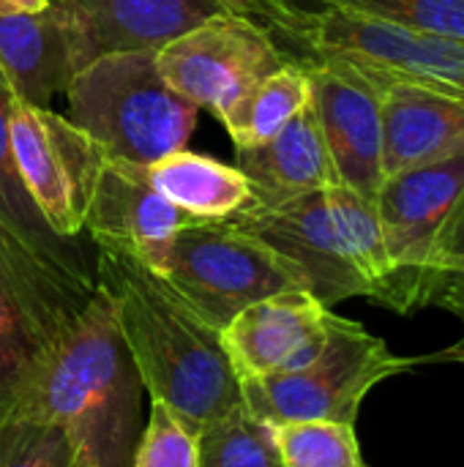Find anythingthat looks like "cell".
I'll use <instances>...</instances> for the list:
<instances>
[{"mask_svg":"<svg viewBox=\"0 0 464 467\" xmlns=\"http://www.w3.org/2000/svg\"><path fill=\"white\" fill-rule=\"evenodd\" d=\"M0 11H11V8H5V5H0Z\"/></svg>","mask_w":464,"mask_h":467,"instance_id":"4dcf8cb0","label":"cell"},{"mask_svg":"<svg viewBox=\"0 0 464 467\" xmlns=\"http://www.w3.org/2000/svg\"><path fill=\"white\" fill-rule=\"evenodd\" d=\"M0 467H74L63 430L38 413L0 416Z\"/></svg>","mask_w":464,"mask_h":467,"instance_id":"d4e9b609","label":"cell"},{"mask_svg":"<svg viewBox=\"0 0 464 467\" xmlns=\"http://www.w3.org/2000/svg\"><path fill=\"white\" fill-rule=\"evenodd\" d=\"M464 194V153L388 175L375 197L391 265L383 306L413 315L427 306L435 246Z\"/></svg>","mask_w":464,"mask_h":467,"instance_id":"ba28073f","label":"cell"},{"mask_svg":"<svg viewBox=\"0 0 464 467\" xmlns=\"http://www.w3.org/2000/svg\"><path fill=\"white\" fill-rule=\"evenodd\" d=\"M93 290L0 227V416L27 408L44 364Z\"/></svg>","mask_w":464,"mask_h":467,"instance_id":"8992f818","label":"cell"},{"mask_svg":"<svg viewBox=\"0 0 464 467\" xmlns=\"http://www.w3.org/2000/svg\"><path fill=\"white\" fill-rule=\"evenodd\" d=\"M156 66L172 90L222 118L252 85L287 66V57L254 19L219 14L159 47Z\"/></svg>","mask_w":464,"mask_h":467,"instance_id":"30bf717a","label":"cell"},{"mask_svg":"<svg viewBox=\"0 0 464 467\" xmlns=\"http://www.w3.org/2000/svg\"><path fill=\"white\" fill-rule=\"evenodd\" d=\"M301 3H312V5H328L331 0H301Z\"/></svg>","mask_w":464,"mask_h":467,"instance_id":"f546056e","label":"cell"},{"mask_svg":"<svg viewBox=\"0 0 464 467\" xmlns=\"http://www.w3.org/2000/svg\"><path fill=\"white\" fill-rule=\"evenodd\" d=\"M246 16L268 30L287 63L345 66L372 82L421 85L464 99V44L429 36L345 3L243 0Z\"/></svg>","mask_w":464,"mask_h":467,"instance_id":"3957f363","label":"cell"},{"mask_svg":"<svg viewBox=\"0 0 464 467\" xmlns=\"http://www.w3.org/2000/svg\"><path fill=\"white\" fill-rule=\"evenodd\" d=\"M328 317L331 309L312 293H279L238 312L222 328V345L241 380L295 372L320 356Z\"/></svg>","mask_w":464,"mask_h":467,"instance_id":"5bb4252c","label":"cell"},{"mask_svg":"<svg viewBox=\"0 0 464 467\" xmlns=\"http://www.w3.org/2000/svg\"><path fill=\"white\" fill-rule=\"evenodd\" d=\"M96 285L115 301L123 345L150 402H161L194 432L243 405L241 378L205 323L137 257L96 246Z\"/></svg>","mask_w":464,"mask_h":467,"instance_id":"6da1fadb","label":"cell"},{"mask_svg":"<svg viewBox=\"0 0 464 467\" xmlns=\"http://www.w3.org/2000/svg\"><path fill=\"white\" fill-rule=\"evenodd\" d=\"M197 457L200 467H284L273 424L257 419L246 405L197 432Z\"/></svg>","mask_w":464,"mask_h":467,"instance_id":"603a6c76","label":"cell"},{"mask_svg":"<svg viewBox=\"0 0 464 467\" xmlns=\"http://www.w3.org/2000/svg\"><path fill=\"white\" fill-rule=\"evenodd\" d=\"M227 222L287 257L328 309L347 298H369V285L342 241L325 189L271 208L246 205Z\"/></svg>","mask_w":464,"mask_h":467,"instance_id":"8fae6325","label":"cell"},{"mask_svg":"<svg viewBox=\"0 0 464 467\" xmlns=\"http://www.w3.org/2000/svg\"><path fill=\"white\" fill-rule=\"evenodd\" d=\"M8 109H11V90L0 74V227H5L14 238H19L27 249H33L41 260H46L66 276L96 287V257L90 260V252L82 244V238L57 235L38 213L36 202L30 200L22 183L11 150Z\"/></svg>","mask_w":464,"mask_h":467,"instance_id":"d6986e66","label":"cell"},{"mask_svg":"<svg viewBox=\"0 0 464 467\" xmlns=\"http://www.w3.org/2000/svg\"><path fill=\"white\" fill-rule=\"evenodd\" d=\"M134 467H200L197 432L161 402H150Z\"/></svg>","mask_w":464,"mask_h":467,"instance_id":"83f0119b","label":"cell"},{"mask_svg":"<svg viewBox=\"0 0 464 467\" xmlns=\"http://www.w3.org/2000/svg\"><path fill=\"white\" fill-rule=\"evenodd\" d=\"M66 96L68 120L107 159L139 167L186 148L200 112L159 74L156 49L98 55L71 79Z\"/></svg>","mask_w":464,"mask_h":467,"instance_id":"277c9868","label":"cell"},{"mask_svg":"<svg viewBox=\"0 0 464 467\" xmlns=\"http://www.w3.org/2000/svg\"><path fill=\"white\" fill-rule=\"evenodd\" d=\"M145 175L172 205L202 222L230 219L252 205V186L238 167L186 148L148 164Z\"/></svg>","mask_w":464,"mask_h":467,"instance_id":"ffe728a7","label":"cell"},{"mask_svg":"<svg viewBox=\"0 0 464 467\" xmlns=\"http://www.w3.org/2000/svg\"><path fill=\"white\" fill-rule=\"evenodd\" d=\"M159 276L219 331L257 301L309 293L304 274L287 257L227 219H197L178 230Z\"/></svg>","mask_w":464,"mask_h":467,"instance_id":"52a82bcc","label":"cell"},{"mask_svg":"<svg viewBox=\"0 0 464 467\" xmlns=\"http://www.w3.org/2000/svg\"><path fill=\"white\" fill-rule=\"evenodd\" d=\"M312 109L339 186L375 200L383 175V118L380 90L361 74L317 63L306 68Z\"/></svg>","mask_w":464,"mask_h":467,"instance_id":"7c38bea8","label":"cell"},{"mask_svg":"<svg viewBox=\"0 0 464 467\" xmlns=\"http://www.w3.org/2000/svg\"><path fill=\"white\" fill-rule=\"evenodd\" d=\"M325 197H328L331 216L342 233V241L369 285V298L380 304V298L388 287L391 265H388L375 200H366L358 192L339 186V183L328 186Z\"/></svg>","mask_w":464,"mask_h":467,"instance_id":"7402d4cb","label":"cell"},{"mask_svg":"<svg viewBox=\"0 0 464 467\" xmlns=\"http://www.w3.org/2000/svg\"><path fill=\"white\" fill-rule=\"evenodd\" d=\"M235 150V167L252 186V205H282L336 183L312 101L271 140Z\"/></svg>","mask_w":464,"mask_h":467,"instance_id":"ac0fdd59","label":"cell"},{"mask_svg":"<svg viewBox=\"0 0 464 467\" xmlns=\"http://www.w3.org/2000/svg\"><path fill=\"white\" fill-rule=\"evenodd\" d=\"M79 71V30L60 0L41 11H0V74L14 99L49 107Z\"/></svg>","mask_w":464,"mask_h":467,"instance_id":"9a60e30c","label":"cell"},{"mask_svg":"<svg viewBox=\"0 0 464 467\" xmlns=\"http://www.w3.org/2000/svg\"><path fill=\"white\" fill-rule=\"evenodd\" d=\"M273 441L284 467H366L353 424H339V421L273 424Z\"/></svg>","mask_w":464,"mask_h":467,"instance_id":"cb8c5ba5","label":"cell"},{"mask_svg":"<svg viewBox=\"0 0 464 467\" xmlns=\"http://www.w3.org/2000/svg\"><path fill=\"white\" fill-rule=\"evenodd\" d=\"M312 101L306 68L287 63L252 85L219 120L235 148H249L271 140Z\"/></svg>","mask_w":464,"mask_h":467,"instance_id":"44dd1931","label":"cell"},{"mask_svg":"<svg viewBox=\"0 0 464 467\" xmlns=\"http://www.w3.org/2000/svg\"><path fill=\"white\" fill-rule=\"evenodd\" d=\"M331 3H345L366 14L391 19L397 25L464 44V0H331Z\"/></svg>","mask_w":464,"mask_h":467,"instance_id":"4316f807","label":"cell"},{"mask_svg":"<svg viewBox=\"0 0 464 467\" xmlns=\"http://www.w3.org/2000/svg\"><path fill=\"white\" fill-rule=\"evenodd\" d=\"M79 30L82 68L107 52L159 49L219 14L246 16L243 0H60Z\"/></svg>","mask_w":464,"mask_h":467,"instance_id":"2e32d148","label":"cell"},{"mask_svg":"<svg viewBox=\"0 0 464 467\" xmlns=\"http://www.w3.org/2000/svg\"><path fill=\"white\" fill-rule=\"evenodd\" d=\"M424 361L429 358L391 353L388 345L361 323L331 312L328 339L320 356L295 372L243 378V405L268 424L339 421L356 427L361 402L377 383Z\"/></svg>","mask_w":464,"mask_h":467,"instance_id":"5b68a950","label":"cell"},{"mask_svg":"<svg viewBox=\"0 0 464 467\" xmlns=\"http://www.w3.org/2000/svg\"><path fill=\"white\" fill-rule=\"evenodd\" d=\"M383 175H397L464 153V99L421 85L380 90Z\"/></svg>","mask_w":464,"mask_h":467,"instance_id":"e0dca14e","label":"cell"},{"mask_svg":"<svg viewBox=\"0 0 464 467\" xmlns=\"http://www.w3.org/2000/svg\"><path fill=\"white\" fill-rule=\"evenodd\" d=\"M142 391L118 331L115 301L96 285L44 364L22 413H38L63 430L74 467H134L145 430Z\"/></svg>","mask_w":464,"mask_h":467,"instance_id":"7a4b0ae2","label":"cell"},{"mask_svg":"<svg viewBox=\"0 0 464 467\" xmlns=\"http://www.w3.org/2000/svg\"><path fill=\"white\" fill-rule=\"evenodd\" d=\"M191 222L197 219L148 181L145 167L107 159L85 213V233L93 246L120 249L161 274L178 230Z\"/></svg>","mask_w":464,"mask_h":467,"instance_id":"4fadbf2b","label":"cell"},{"mask_svg":"<svg viewBox=\"0 0 464 467\" xmlns=\"http://www.w3.org/2000/svg\"><path fill=\"white\" fill-rule=\"evenodd\" d=\"M11 150L22 183L46 224L63 238H82L85 213L107 161L104 150L68 118L11 96Z\"/></svg>","mask_w":464,"mask_h":467,"instance_id":"9c48e42d","label":"cell"},{"mask_svg":"<svg viewBox=\"0 0 464 467\" xmlns=\"http://www.w3.org/2000/svg\"><path fill=\"white\" fill-rule=\"evenodd\" d=\"M440 306L457 315L464 326V194L457 202L451 219L443 227V235L435 246L432 265H429V287H427V306ZM451 358L464 364V337L449 348L446 353L429 356V361Z\"/></svg>","mask_w":464,"mask_h":467,"instance_id":"484cf974","label":"cell"},{"mask_svg":"<svg viewBox=\"0 0 464 467\" xmlns=\"http://www.w3.org/2000/svg\"><path fill=\"white\" fill-rule=\"evenodd\" d=\"M49 0H0V5L11 11H41Z\"/></svg>","mask_w":464,"mask_h":467,"instance_id":"f1b7e54d","label":"cell"}]
</instances>
